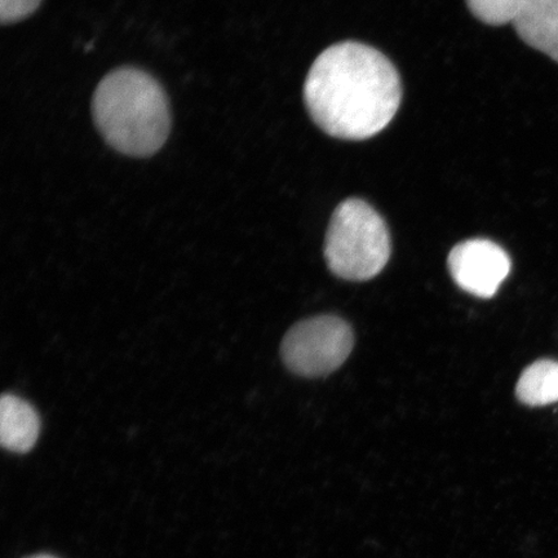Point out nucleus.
<instances>
[{
	"mask_svg": "<svg viewBox=\"0 0 558 558\" xmlns=\"http://www.w3.org/2000/svg\"><path fill=\"white\" fill-rule=\"evenodd\" d=\"M402 99L399 72L375 48L344 41L318 56L306 76L304 100L327 135L361 142L393 121Z\"/></svg>",
	"mask_w": 558,
	"mask_h": 558,
	"instance_id": "1",
	"label": "nucleus"
},
{
	"mask_svg": "<svg viewBox=\"0 0 558 558\" xmlns=\"http://www.w3.org/2000/svg\"><path fill=\"white\" fill-rule=\"evenodd\" d=\"M94 117L105 140L131 157L155 155L170 134V107L163 88L134 68L105 76L95 93Z\"/></svg>",
	"mask_w": 558,
	"mask_h": 558,
	"instance_id": "2",
	"label": "nucleus"
},
{
	"mask_svg": "<svg viewBox=\"0 0 558 558\" xmlns=\"http://www.w3.org/2000/svg\"><path fill=\"white\" fill-rule=\"evenodd\" d=\"M392 244L386 221L365 201L339 205L326 234L325 257L335 276L367 281L386 267Z\"/></svg>",
	"mask_w": 558,
	"mask_h": 558,
	"instance_id": "3",
	"label": "nucleus"
},
{
	"mask_svg": "<svg viewBox=\"0 0 558 558\" xmlns=\"http://www.w3.org/2000/svg\"><path fill=\"white\" fill-rule=\"evenodd\" d=\"M353 343V331L344 319L319 316L292 327L283 339L281 353L292 373L319 378L344 364Z\"/></svg>",
	"mask_w": 558,
	"mask_h": 558,
	"instance_id": "4",
	"label": "nucleus"
},
{
	"mask_svg": "<svg viewBox=\"0 0 558 558\" xmlns=\"http://www.w3.org/2000/svg\"><path fill=\"white\" fill-rule=\"evenodd\" d=\"M449 270L460 289L478 298H493L511 271V259L497 243L470 240L449 255Z\"/></svg>",
	"mask_w": 558,
	"mask_h": 558,
	"instance_id": "5",
	"label": "nucleus"
},
{
	"mask_svg": "<svg viewBox=\"0 0 558 558\" xmlns=\"http://www.w3.org/2000/svg\"><path fill=\"white\" fill-rule=\"evenodd\" d=\"M513 26L527 46L558 62V0H529Z\"/></svg>",
	"mask_w": 558,
	"mask_h": 558,
	"instance_id": "6",
	"label": "nucleus"
},
{
	"mask_svg": "<svg viewBox=\"0 0 558 558\" xmlns=\"http://www.w3.org/2000/svg\"><path fill=\"white\" fill-rule=\"evenodd\" d=\"M40 418L29 402L13 395H4L0 401V442L4 449L25 453L37 444Z\"/></svg>",
	"mask_w": 558,
	"mask_h": 558,
	"instance_id": "7",
	"label": "nucleus"
},
{
	"mask_svg": "<svg viewBox=\"0 0 558 558\" xmlns=\"http://www.w3.org/2000/svg\"><path fill=\"white\" fill-rule=\"evenodd\" d=\"M515 396L527 407H547L558 402V362L541 360L523 369Z\"/></svg>",
	"mask_w": 558,
	"mask_h": 558,
	"instance_id": "8",
	"label": "nucleus"
},
{
	"mask_svg": "<svg viewBox=\"0 0 558 558\" xmlns=\"http://www.w3.org/2000/svg\"><path fill=\"white\" fill-rule=\"evenodd\" d=\"M527 2L529 0H466L473 16L493 26L513 24Z\"/></svg>",
	"mask_w": 558,
	"mask_h": 558,
	"instance_id": "9",
	"label": "nucleus"
},
{
	"mask_svg": "<svg viewBox=\"0 0 558 558\" xmlns=\"http://www.w3.org/2000/svg\"><path fill=\"white\" fill-rule=\"evenodd\" d=\"M41 0H0V19L3 24H13L33 15Z\"/></svg>",
	"mask_w": 558,
	"mask_h": 558,
	"instance_id": "10",
	"label": "nucleus"
},
{
	"mask_svg": "<svg viewBox=\"0 0 558 558\" xmlns=\"http://www.w3.org/2000/svg\"><path fill=\"white\" fill-rule=\"evenodd\" d=\"M31 558H56V557H53V556H48V555H39V556L31 557Z\"/></svg>",
	"mask_w": 558,
	"mask_h": 558,
	"instance_id": "11",
	"label": "nucleus"
}]
</instances>
